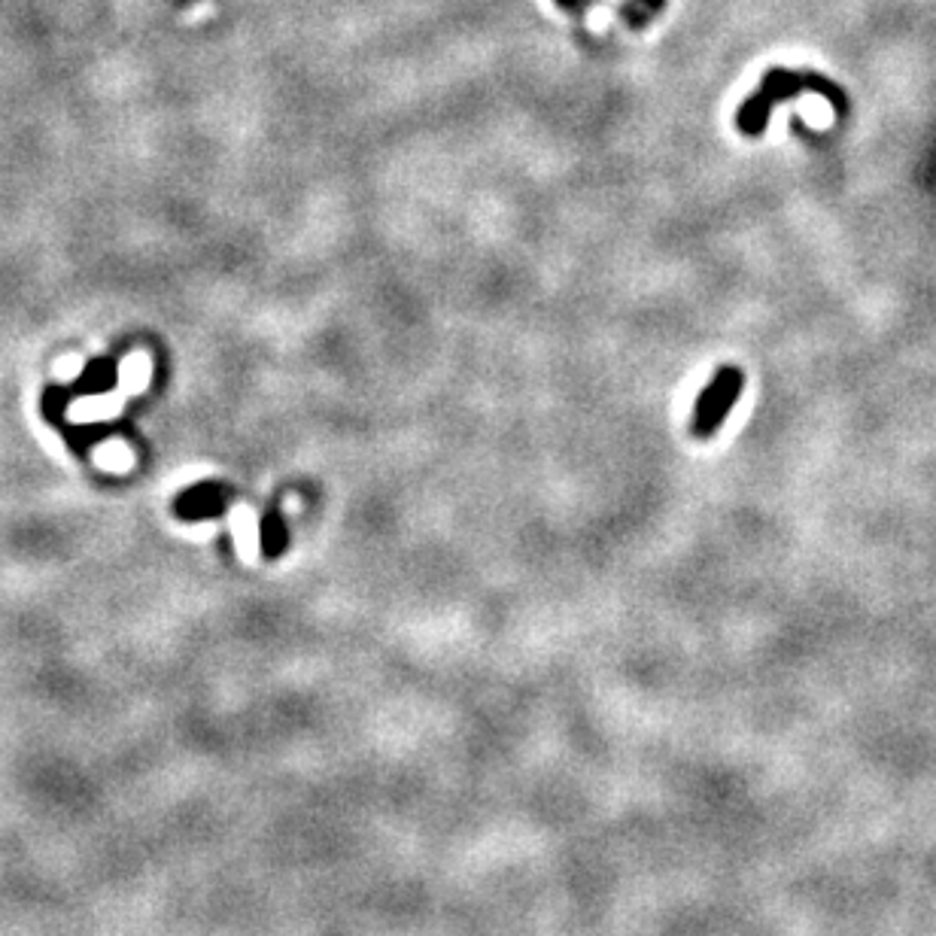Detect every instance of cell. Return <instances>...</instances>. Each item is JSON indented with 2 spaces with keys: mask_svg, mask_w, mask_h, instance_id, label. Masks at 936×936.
Wrapping results in <instances>:
<instances>
[{
  "mask_svg": "<svg viewBox=\"0 0 936 936\" xmlns=\"http://www.w3.org/2000/svg\"><path fill=\"white\" fill-rule=\"evenodd\" d=\"M110 377H113V374L107 371V365H95V371H92L89 380H92V386H101V383H107Z\"/></svg>",
  "mask_w": 936,
  "mask_h": 936,
  "instance_id": "cell-10",
  "label": "cell"
},
{
  "mask_svg": "<svg viewBox=\"0 0 936 936\" xmlns=\"http://www.w3.org/2000/svg\"><path fill=\"white\" fill-rule=\"evenodd\" d=\"M95 459L101 468H107V472H122V468L131 465V450L122 441H107L104 447H98Z\"/></svg>",
  "mask_w": 936,
  "mask_h": 936,
  "instance_id": "cell-8",
  "label": "cell"
},
{
  "mask_svg": "<svg viewBox=\"0 0 936 936\" xmlns=\"http://www.w3.org/2000/svg\"><path fill=\"white\" fill-rule=\"evenodd\" d=\"M742 386H745L742 368H736V365L718 368V374L706 383V389H702L699 399H696V405H693L690 432H693L696 438H712V435L724 426L730 408L739 402Z\"/></svg>",
  "mask_w": 936,
  "mask_h": 936,
  "instance_id": "cell-2",
  "label": "cell"
},
{
  "mask_svg": "<svg viewBox=\"0 0 936 936\" xmlns=\"http://www.w3.org/2000/svg\"><path fill=\"white\" fill-rule=\"evenodd\" d=\"M174 508L183 520H210L225 511V493L219 484H198L189 487Z\"/></svg>",
  "mask_w": 936,
  "mask_h": 936,
  "instance_id": "cell-3",
  "label": "cell"
},
{
  "mask_svg": "<svg viewBox=\"0 0 936 936\" xmlns=\"http://www.w3.org/2000/svg\"><path fill=\"white\" fill-rule=\"evenodd\" d=\"M663 7H666V0H627V4H623V19H627L630 28H642L657 13H663Z\"/></svg>",
  "mask_w": 936,
  "mask_h": 936,
  "instance_id": "cell-6",
  "label": "cell"
},
{
  "mask_svg": "<svg viewBox=\"0 0 936 936\" xmlns=\"http://www.w3.org/2000/svg\"><path fill=\"white\" fill-rule=\"evenodd\" d=\"M557 4H560L563 10H584V7L593 4V0H557Z\"/></svg>",
  "mask_w": 936,
  "mask_h": 936,
  "instance_id": "cell-11",
  "label": "cell"
},
{
  "mask_svg": "<svg viewBox=\"0 0 936 936\" xmlns=\"http://www.w3.org/2000/svg\"><path fill=\"white\" fill-rule=\"evenodd\" d=\"M800 92H818L824 95L839 113H845V92L830 83L827 76L815 73V70H785V67H772L763 83L745 98V104L739 107V116H736V128L745 134V137H760L766 131V122H769V113L775 104L782 101H791L794 95Z\"/></svg>",
  "mask_w": 936,
  "mask_h": 936,
  "instance_id": "cell-1",
  "label": "cell"
},
{
  "mask_svg": "<svg viewBox=\"0 0 936 936\" xmlns=\"http://www.w3.org/2000/svg\"><path fill=\"white\" fill-rule=\"evenodd\" d=\"M52 371H55V377H58V380H73L76 374L83 371V359H80V356H64V359H58V362H55V368H52Z\"/></svg>",
  "mask_w": 936,
  "mask_h": 936,
  "instance_id": "cell-9",
  "label": "cell"
},
{
  "mask_svg": "<svg viewBox=\"0 0 936 936\" xmlns=\"http://www.w3.org/2000/svg\"><path fill=\"white\" fill-rule=\"evenodd\" d=\"M146 377H149V362H146V356L137 353V356L125 359V365L119 371V386L128 389V393H137V389H143Z\"/></svg>",
  "mask_w": 936,
  "mask_h": 936,
  "instance_id": "cell-7",
  "label": "cell"
},
{
  "mask_svg": "<svg viewBox=\"0 0 936 936\" xmlns=\"http://www.w3.org/2000/svg\"><path fill=\"white\" fill-rule=\"evenodd\" d=\"M259 548H262V557L268 560H277L286 554L289 548V526L280 514V508H271L265 517H262V526H259Z\"/></svg>",
  "mask_w": 936,
  "mask_h": 936,
  "instance_id": "cell-4",
  "label": "cell"
},
{
  "mask_svg": "<svg viewBox=\"0 0 936 936\" xmlns=\"http://www.w3.org/2000/svg\"><path fill=\"white\" fill-rule=\"evenodd\" d=\"M119 411V393H95L89 399H80L70 405V420L73 423H92V420H107Z\"/></svg>",
  "mask_w": 936,
  "mask_h": 936,
  "instance_id": "cell-5",
  "label": "cell"
}]
</instances>
